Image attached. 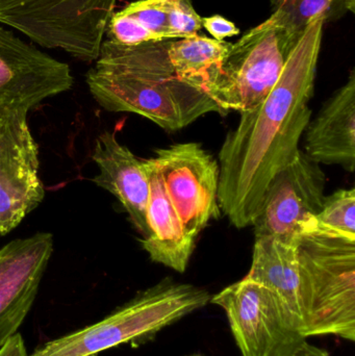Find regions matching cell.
Masks as SVG:
<instances>
[{
  "label": "cell",
  "mask_w": 355,
  "mask_h": 356,
  "mask_svg": "<svg viewBox=\"0 0 355 356\" xmlns=\"http://www.w3.org/2000/svg\"><path fill=\"white\" fill-rule=\"evenodd\" d=\"M321 19L313 21L292 50L270 93L240 113L219 152L218 205L235 227L252 225L273 177L299 149L310 122L322 45Z\"/></svg>",
  "instance_id": "obj_1"
},
{
  "label": "cell",
  "mask_w": 355,
  "mask_h": 356,
  "mask_svg": "<svg viewBox=\"0 0 355 356\" xmlns=\"http://www.w3.org/2000/svg\"><path fill=\"white\" fill-rule=\"evenodd\" d=\"M169 41L123 46L104 40L85 75L96 102L108 112L145 117L169 131L208 113L225 114L204 91L176 76L167 54Z\"/></svg>",
  "instance_id": "obj_2"
},
{
  "label": "cell",
  "mask_w": 355,
  "mask_h": 356,
  "mask_svg": "<svg viewBox=\"0 0 355 356\" xmlns=\"http://www.w3.org/2000/svg\"><path fill=\"white\" fill-rule=\"evenodd\" d=\"M210 301L206 289L164 278L99 322L49 341L28 356H96L121 345L141 346Z\"/></svg>",
  "instance_id": "obj_3"
},
{
  "label": "cell",
  "mask_w": 355,
  "mask_h": 356,
  "mask_svg": "<svg viewBox=\"0 0 355 356\" xmlns=\"http://www.w3.org/2000/svg\"><path fill=\"white\" fill-rule=\"evenodd\" d=\"M297 249L302 334L355 342V242L306 234Z\"/></svg>",
  "instance_id": "obj_4"
},
{
  "label": "cell",
  "mask_w": 355,
  "mask_h": 356,
  "mask_svg": "<svg viewBox=\"0 0 355 356\" xmlns=\"http://www.w3.org/2000/svg\"><path fill=\"white\" fill-rule=\"evenodd\" d=\"M118 0H0V24L47 49L95 62Z\"/></svg>",
  "instance_id": "obj_5"
},
{
  "label": "cell",
  "mask_w": 355,
  "mask_h": 356,
  "mask_svg": "<svg viewBox=\"0 0 355 356\" xmlns=\"http://www.w3.org/2000/svg\"><path fill=\"white\" fill-rule=\"evenodd\" d=\"M300 38L267 19L231 45L204 92L224 113L254 108L279 81Z\"/></svg>",
  "instance_id": "obj_6"
},
{
  "label": "cell",
  "mask_w": 355,
  "mask_h": 356,
  "mask_svg": "<svg viewBox=\"0 0 355 356\" xmlns=\"http://www.w3.org/2000/svg\"><path fill=\"white\" fill-rule=\"evenodd\" d=\"M210 302L224 311L242 356H295L306 342L274 295L247 276Z\"/></svg>",
  "instance_id": "obj_7"
},
{
  "label": "cell",
  "mask_w": 355,
  "mask_h": 356,
  "mask_svg": "<svg viewBox=\"0 0 355 356\" xmlns=\"http://www.w3.org/2000/svg\"><path fill=\"white\" fill-rule=\"evenodd\" d=\"M327 177L318 163L298 149L271 180L254 219V236H273L298 245L325 199Z\"/></svg>",
  "instance_id": "obj_8"
},
{
  "label": "cell",
  "mask_w": 355,
  "mask_h": 356,
  "mask_svg": "<svg viewBox=\"0 0 355 356\" xmlns=\"http://www.w3.org/2000/svg\"><path fill=\"white\" fill-rule=\"evenodd\" d=\"M152 159L183 227L197 238L219 213L218 162L194 142L158 149Z\"/></svg>",
  "instance_id": "obj_9"
},
{
  "label": "cell",
  "mask_w": 355,
  "mask_h": 356,
  "mask_svg": "<svg viewBox=\"0 0 355 356\" xmlns=\"http://www.w3.org/2000/svg\"><path fill=\"white\" fill-rule=\"evenodd\" d=\"M27 113L13 110L0 121V236L13 232L45 197Z\"/></svg>",
  "instance_id": "obj_10"
},
{
  "label": "cell",
  "mask_w": 355,
  "mask_h": 356,
  "mask_svg": "<svg viewBox=\"0 0 355 356\" xmlns=\"http://www.w3.org/2000/svg\"><path fill=\"white\" fill-rule=\"evenodd\" d=\"M66 63L21 40L0 24V108L29 112L72 88Z\"/></svg>",
  "instance_id": "obj_11"
},
{
  "label": "cell",
  "mask_w": 355,
  "mask_h": 356,
  "mask_svg": "<svg viewBox=\"0 0 355 356\" xmlns=\"http://www.w3.org/2000/svg\"><path fill=\"white\" fill-rule=\"evenodd\" d=\"M53 252V236L38 232L0 249V347L26 319Z\"/></svg>",
  "instance_id": "obj_12"
},
{
  "label": "cell",
  "mask_w": 355,
  "mask_h": 356,
  "mask_svg": "<svg viewBox=\"0 0 355 356\" xmlns=\"http://www.w3.org/2000/svg\"><path fill=\"white\" fill-rule=\"evenodd\" d=\"M92 159L99 169L93 182L112 193L131 223L144 238L150 234L147 222L149 177L145 161L139 160L126 146L117 140L114 133L104 131L94 142Z\"/></svg>",
  "instance_id": "obj_13"
},
{
  "label": "cell",
  "mask_w": 355,
  "mask_h": 356,
  "mask_svg": "<svg viewBox=\"0 0 355 356\" xmlns=\"http://www.w3.org/2000/svg\"><path fill=\"white\" fill-rule=\"evenodd\" d=\"M304 136V154L319 165L355 169V72L323 104Z\"/></svg>",
  "instance_id": "obj_14"
},
{
  "label": "cell",
  "mask_w": 355,
  "mask_h": 356,
  "mask_svg": "<svg viewBox=\"0 0 355 356\" xmlns=\"http://www.w3.org/2000/svg\"><path fill=\"white\" fill-rule=\"evenodd\" d=\"M145 164L149 177L147 222L150 234L142 240V245L151 261L183 273L191 259L196 238L183 227L154 159L145 160Z\"/></svg>",
  "instance_id": "obj_15"
},
{
  "label": "cell",
  "mask_w": 355,
  "mask_h": 356,
  "mask_svg": "<svg viewBox=\"0 0 355 356\" xmlns=\"http://www.w3.org/2000/svg\"><path fill=\"white\" fill-rule=\"evenodd\" d=\"M297 246L273 236L256 238L251 267L246 276L274 295L294 327L302 334Z\"/></svg>",
  "instance_id": "obj_16"
},
{
  "label": "cell",
  "mask_w": 355,
  "mask_h": 356,
  "mask_svg": "<svg viewBox=\"0 0 355 356\" xmlns=\"http://www.w3.org/2000/svg\"><path fill=\"white\" fill-rule=\"evenodd\" d=\"M231 45L229 42L217 41L197 33L170 40L167 54L176 76L204 92L213 71L224 60Z\"/></svg>",
  "instance_id": "obj_17"
},
{
  "label": "cell",
  "mask_w": 355,
  "mask_h": 356,
  "mask_svg": "<svg viewBox=\"0 0 355 356\" xmlns=\"http://www.w3.org/2000/svg\"><path fill=\"white\" fill-rule=\"evenodd\" d=\"M272 3L274 12L268 19L299 37L317 19L337 21L355 12V0H272Z\"/></svg>",
  "instance_id": "obj_18"
},
{
  "label": "cell",
  "mask_w": 355,
  "mask_h": 356,
  "mask_svg": "<svg viewBox=\"0 0 355 356\" xmlns=\"http://www.w3.org/2000/svg\"><path fill=\"white\" fill-rule=\"evenodd\" d=\"M306 234L355 242V188L325 197Z\"/></svg>",
  "instance_id": "obj_19"
},
{
  "label": "cell",
  "mask_w": 355,
  "mask_h": 356,
  "mask_svg": "<svg viewBox=\"0 0 355 356\" xmlns=\"http://www.w3.org/2000/svg\"><path fill=\"white\" fill-rule=\"evenodd\" d=\"M168 8L169 0H138L121 12L163 40H177L169 29Z\"/></svg>",
  "instance_id": "obj_20"
},
{
  "label": "cell",
  "mask_w": 355,
  "mask_h": 356,
  "mask_svg": "<svg viewBox=\"0 0 355 356\" xmlns=\"http://www.w3.org/2000/svg\"><path fill=\"white\" fill-rule=\"evenodd\" d=\"M168 26L176 39L192 37L201 29L202 18L190 0H169Z\"/></svg>",
  "instance_id": "obj_21"
},
{
  "label": "cell",
  "mask_w": 355,
  "mask_h": 356,
  "mask_svg": "<svg viewBox=\"0 0 355 356\" xmlns=\"http://www.w3.org/2000/svg\"><path fill=\"white\" fill-rule=\"evenodd\" d=\"M202 27L206 29L213 39L224 41L225 38L239 35L240 29L231 21L227 20L220 15L202 18Z\"/></svg>",
  "instance_id": "obj_22"
},
{
  "label": "cell",
  "mask_w": 355,
  "mask_h": 356,
  "mask_svg": "<svg viewBox=\"0 0 355 356\" xmlns=\"http://www.w3.org/2000/svg\"><path fill=\"white\" fill-rule=\"evenodd\" d=\"M0 356H28L20 334H15L0 347Z\"/></svg>",
  "instance_id": "obj_23"
},
{
  "label": "cell",
  "mask_w": 355,
  "mask_h": 356,
  "mask_svg": "<svg viewBox=\"0 0 355 356\" xmlns=\"http://www.w3.org/2000/svg\"><path fill=\"white\" fill-rule=\"evenodd\" d=\"M187 356H206L204 355H200V353H194V355H190ZM295 356H331L329 355V351L325 350L324 348H321V347L315 346V345L310 344V343L306 341L304 343V346L300 348V350L298 351L297 355Z\"/></svg>",
  "instance_id": "obj_24"
},
{
  "label": "cell",
  "mask_w": 355,
  "mask_h": 356,
  "mask_svg": "<svg viewBox=\"0 0 355 356\" xmlns=\"http://www.w3.org/2000/svg\"><path fill=\"white\" fill-rule=\"evenodd\" d=\"M10 112V111L4 110V108H0V121H1L2 119H3L4 117H6V115H8Z\"/></svg>",
  "instance_id": "obj_25"
}]
</instances>
